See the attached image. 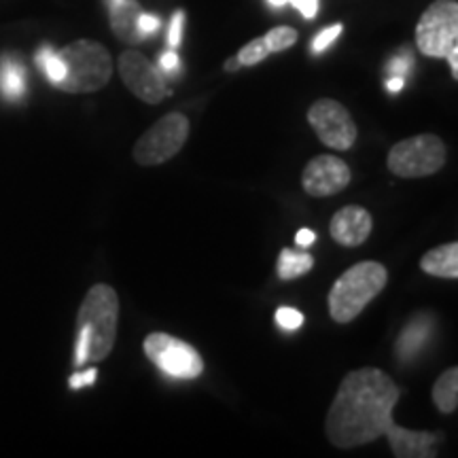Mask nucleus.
Segmentation results:
<instances>
[{
	"mask_svg": "<svg viewBox=\"0 0 458 458\" xmlns=\"http://www.w3.org/2000/svg\"><path fill=\"white\" fill-rule=\"evenodd\" d=\"M399 388L377 368L354 369L342 380L327 411L325 433L335 448H357L376 442L393 425Z\"/></svg>",
	"mask_w": 458,
	"mask_h": 458,
	"instance_id": "f257e3e1",
	"label": "nucleus"
},
{
	"mask_svg": "<svg viewBox=\"0 0 458 458\" xmlns=\"http://www.w3.org/2000/svg\"><path fill=\"white\" fill-rule=\"evenodd\" d=\"M119 297L113 286L94 284L85 295L77 314V342H74V365L100 363L111 354L117 340Z\"/></svg>",
	"mask_w": 458,
	"mask_h": 458,
	"instance_id": "f03ea898",
	"label": "nucleus"
},
{
	"mask_svg": "<svg viewBox=\"0 0 458 458\" xmlns=\"http://www.w3.org/2000/svg\"><path fill=\"white\" fill-rule=\"evenodd\" d=\"M388 272L377 261H360L348 267L329 291V314L335 323H352L386 286Z\"/></svg>",
	"mask_w": 458,
	"mask_h": 458,
	"instance_id": "7ed1b4c3",
	"label": "nucleus"
},
{
	"mask_svg": "<svg viewBox=\"0 0 458 458\" xmlns=\"http://www.w3.org/2000/svg\"><path fill=\"white\" fill-rule=\"evenodd\" d=\"M64 62V79L55 85L66 94H89L111 81L113 60L105 45L96 41H74L57 51Z\"/></svg>",
	"mask_w": 458,
	"mask_h": 458,
	"instance_id": "20e7f679",
	"label": "nucleus"
},
{
	"mask_svg": "<svg viewBox=\"0 0 458 458\" xmlns=\"http://www.w3.org/2000/svg\"><path fill=\"white\" fill-rule=\"evenodd\" d=\"M444 140L435 134L411 136L394 145L388 151V170L399 179H422L439 172L445 164Z\"/></svg>",
	"mask_w": 458,
	"mask_h": 458,
	"instance_id": "39448f33",
	"label": "nucleus"
},
{
	"mask_svg": "<svg viewBox=\"0 0 458 458\" xmlns=\"http://www.w3.org/2000/svg\"><path fill=\"white\" fill-rule=\"evenodd\" d=\"M416 47L427 57H445L458 47V3L435 0L416 26Z\"/></svg>",
	"mask_w": 458,
	"mask_h": 458,
	"instance_id": "423d86ee",
	"label": "nucleus"
},
{
	"mask_svg": "<svg viewBox=\"0 0 458 458\" xmlns=\"http://www.w3.org/2000/svg\"><path fill=\"white\" fill-rule=\"evenodd\" d=\"M145 354L159 371L176 380H196L202 376L204 360L191 344L179 340V337L162 334H148L142 342Z\"/></svg>",
	"mask_w": 458,
	"mask_h": 458,
	"instance_id": "0eeeda50",
	"label": "nucleus"
},
{
	"mask_svg": "<svg viewBox=\"0 0 458 458\" xmlns=\"http://www.w3.org/2000/svg\"><path fill=\"white\" fill-rule=\"evenodd\" d=\"M189 119L182 113H168L153 123L134 145V159L140 165H159L181 151L189 136Z\"/></svg>",
	"mask_w": 458,
	"mask_h": 458,
	"instance_id": "6e6552de",
	"label": "nucleus"
},
{
	"mask_svg": "<svg viewBox=\"0 0 458 458\" xmlns=\"http://www.w3.org/2000/svg\"><path fill=\"white\" fill-rule=\"evenodd\" d=\"M308 123L323 145L337 151H346L357 140V125H354L348 108L337 100L320 98L308 108Z\"/></svg>",
	"mask_w": 458,
	"mask_h": 458,
	"instance_id": "1a4fd4ad",
	"label": "nucleus"
},
{
	"mask_svg": "<svg viewBox=\"0 0 458 458\" xmlns=\"http://www.w3.org/2000/svg\"><path fill=\"white\" fill-rule=\"evenodd\" d=\"M119 74H122L125 88L147 105H159L164 98L172 96V91L165 88L162 71L151 60H147L140 51L131 49L119 55Z\"/></svg>",
	"mask_w": 458,
	"mask_h": 458,
	"instance_id": "9d476101",
	"label": "nucleus"
},
{
	"mask_svg": "<svg viewBox=\"0 0 458 458\" xmlns=\"http://www.w3.org/2000/svg\"><path fill=\"white\" fill-rule=\"evenodd\" d=\"M301 185L308 196L329 198L351 185V168L340 157L318 156L308 162L301 174Z\"/></svg>",
	"mask_w": 458,
	"mask_h": 458,
	"instance_id": "9b49d317",
	"label": "nucleus"
},
{
	"mask_svg": "<svg viewBox=\"0 0 458 458\" xmlns=\"http://www.w3.org/2000/svg\"><path fill=\"white\" fill-rule=\"evenodd\" d=\"M329 232L337 244L354 249V246H360L369 238L371 215L360 206H344L331 216Z\"/></svg>",
	"mask_w": 458,
	"mask_h": 458,
	"instance_id": "f8f14e48",
	"label": "nucleus"
},
{
	"mask_svg": "<svg viewBox=\"0 0 458 458\" xmlns=\"http://www.w3.org/2000/svg\"><path fill=\"white\" fill-rule=\"evenodd\" d=\"M393 454L397 458H428L435 456V442L437 435L427 431H410L399 425H393L385 431Z\"/></svg>",
	"mask_w": 458,
	"mask_h": 458,
	"instance_id": "ddd939ff",
	"label": "nucleus"
},
{
	"mask_svg": "<svg viewBox=\"0 0 458 458\" xmlns=\"http://www.w3.org/2000/svg\"><path fill=\"white\" fill-rule=\"evenodd\" d=\"M142 7L136 0H122L119 4L108 7V20H111V30L119 41L128 45H140L145 41L139 30V17Z\"/></svg>",
	"mask_w": 458,
	"mask_h": 458,
	"instance_id": "4468645a",
	"label": "nucleus"
},
{
	"mask_svg": "<svg viewBox=\"0 0 458 458\" xmlns=\"http://www.w3.org/2000/svg\"><path fill=\"white\" fill-rule=\"evenodd\" d=\"M428 337H431V317L422 314V317H414L405 325L397 340V357L401 360H410L416 357L427 346Z\"/></svg>",
	"mask_w": 458,
	"mask_h": 458,
	"instance_id": "2eb2a0df",
	"label": "nucleus"
},
{
	"mask_svg": "<svg viewBox=\"0 0 458 458\" xmlns=\"http://www.w3.org/2000/svg\"><path fill=\"white\" fill-rule=\"evenodd\" d=\"M422 272L431 274V276L437 278H448L456 280L458 278V244L448 242L442 246H435V249L425 253L420 259Z\"/></svg>",
	"mask_w": 458,
	"mask_h": 458,
	"instance_id": "dca6fc26",
	"label": "nucleus"
},
{
	"mask_svg": "<svg viewBox=\"0 0 458 458\" xmlns=\"http://www.w3.org/2000/svg\"><path fill=\"white\" fill-rule=\"evenodd\" d=\"M0 94L7 100H20L26 94V71L13 57L0 62Z\"/></svg>",
	"mask_w": 458,
	"mask_h": 458,
	"instance_id": "f3484780",
	"label": "nucleus"
},
{
	"mask_svg": "<svg viewBox=\"0 0 458 458\" xmlns=\"http://www.w3.org/2000/svg\"><path fill=\"white\" fill-rule=\"evenodd\" d=\"M433 401L439 411L454 414L458 408V369H445L433 385Z\"/></svg>",
	"mask_w": 458,
	"mask_h": 458,
	"instance_id": "a211bd4d",
	"label": "nucleus"
},
{
	"mask_svg": "<svg viewBox=\"0 0 458 458\" xmlns=\"http://www.w3.org/2000/svg\"><path fill=\"white\" fill-rule=\"evenodd\" d=\"M312 266H314L312 255L295 253V250L284 249V250H280V255H278L276 272L283 280H293L297 276H303V274L310 272Z\"/></svg>",
	"mask_w": 458,
	"mask_h": 458,
	"instance_id": "6ab92c4d",
	"label": "nucleus"
},
{
	"mask_svg": "<svg viewBox=\"0 0 458 458\" xmlns=\"http://www.w3.org/2000/svg\"><path fill=\"white\" fill-rule=\"evenodd\" d=\"M37 64L45 72L49 83L57 85L64 79V62L60 60L57 51L51 49L49 45H43V47L37 51Z\"/></svg>",
	"mask_w": 458,
	"mask_h": 458,
	"instance_id": "aec40b11",
	"label": "nucleus"
},
{
	"mask_svg": "<svg viewBox=\"0 0 458 458\" xmlns=\"http://www.w3.org/2000/svg\"><path fill=\"white\" fill-rule=\"evenodd\" d=\"M263 38H266L267 49H270L272 54H278V51L293 47V45L297 43V30H293V28H289V26H276V28H272V30L267 32Z\"/></svg>",
	"mask_w": 458,
	"mask_h": 458,
	"instance_id": "412c9836",
	"label": "nucleus"
},
{
	"mask_svg": "<svg viewBox=\"0 0 458 458\" xmlns=\"http://www.w3.org/2000/svg\"><path fill=\"white\" fill-rule=\"evenodd\" d=\"M270 54H272V51L267 49L266 38L259 37V38H253L250 43H246L244 47L238 51L236 57H238L240 64H242V66H255V64H259V62L266 60V57Z\"/></svg>",
	"mask_w": 458,
	"mask_h": 458,
	"instance_id": "4be33fe9",
	"label": "nucleus"
},
{
	"mask_svg": "<svg viewBox=\"0 0 458 458\" xmlns=\"http://www.w3.org/2000/svg\"><path fill=\"white\" fill-rule=\"evenodd\" d=\"M342 30H344L342 24H334V26L325 28V30H320L317 37H314V41H312V51H314V54H323L325 49H329L331 45L335 43V38L340 37Z\"/></svg>",
	"mask_w": 458,
	"mask_h": 458,
	"instance_id": "5701e85b",
	"label": "nucleus"
},
{
	"mask_svg": "<svg viewBox=\"0 0 458 458\" xmlns=\"http://www.w3.org/2000/svg\"><path fill=\"white\" fill-rule=\"evenodd\" d=\"M303 323V314L300 310H295V308H278L276 310V325L278 327H283L284 331H295L300 329Z\"/></svg>",
	"mask_w": 458,
	"mask_h": 458,
	"instance_id": "b1692460",
	"label": "nucleus"
},
{
	"mask_svg": "<svg viewBox=\"0 0 458 458\" xmlns=\"http://www.w3.org/2000/svg\"><path fill=\"white\" fill-rule=\"evenodd\" d=\"M411 66H414V62H411V55L410 54H403V55L393 57V60L388 62L386 72H388V77L405 79L411 72Z\"/></svg>",
	"mask_w": 458,
	"mask_h": 458,
	"instance_id": "393cba45",
	"label": "nucleus"
},
{
	"mask_svg": "<svg viewBox=\"0 0 458 458\" xmlns=\"http://www.w3.org/2000/svg\"><path fill=\"white\" fill-rule=\"evenodd\" d=\"M182 24H185V13H182V11H176V13L172 15V24L168 30V45L172 49L179 47L182 41Z\"/></svg>",
	"mask_w": 458,
	"mask_h": 458,
	"instance_id": "a878e982",
	"label": "nucleus"
},
{
	"mask_svg": "<svg viewBox=\"0 0 458 458\" xmlns=\"http://www.w3.org/2000/svg\"><path fill=\"white\" fill-rule=\"evenodd\" d=\"M159 26H162V21H159L157 15L145 13V11H142L139 17V30L142 37L147 38V37H151V34H156L159 30Z\"/></svg>",
	"mask_w": 458,
	"mask_h": 458,
	"instance_id": "bb28decb",
	"label": "nucleus"
},
{
	"mask_svg": "<svg viewBox=\"0 0 458 458\" xmlns=\"http://www.w3.org/2000/svg\"><path fill=\"white\" fill-rule=\"evenodd\" d=\"M96 377H98V369L89 368L88 371H83V374H74V376H71V380H68V386H71L72 391H79V388L94 385Z\"/></svg>",
	"mask_w": 458,
	"mask_h": 458,
	"instance_id": "cd10ccee",
	"label": "nucleus"
},
{
	"mask_svg": "<svg viewBox=\"0 0 458 458\" xmlns=\"http://www.w3.org/2000/svg\"><path fill=\"white\" fill-rule=\"evenodd\" d=\"M306 20H312L318 13V0H289Z\"/></svg>",
	"mask_w": 458,
	"mask_h": 458,
	"instance_id": "c85d7f7f",
	"label": "nucleus"
},
{
	"mask_svg": "<svg viewBox=\"0 0 458 458\" xmlns=\"http://www.w3.org/2000/svg\"><path fill=\"white\" fill-rule=\"evenodd\" d=\"M179 66H181V60H179V55L174 54V51H165V54L159 55V66H157L159 71L174 72Z\"/></svg>",
	"mask_w": 458,
	"mask_h": 458,
	"instance_id": "c756f323",
	"label": "nucleus"
},
{
	"mask_svg": "<svg viewBox=\"0 0 458 458\" xmlns=\"http://www.w3.org/2000/svg\"><path fill=\"white\" fill-rule=\"evenodd\" d=\"M314 240H317V233H314L312 229H308V227H301L300 232L295 233L297 246H303V249H306V246H310Z\"/></svg>",
	"mask_w": 458,
	"mask_h": 458,
	"instance_id": "7c9ffc66",
	"label": "nucleus"
},
{
	"mask_svg": "<svg viewBox=\"0 0 458 458\" xmlns=\"http://www.w3.org/2000/svg\"><path fill=\"white\" fill-rule=\"evenodd\" d=\"M445 60H448V66H450V71H452V77L458 79V47L450 49L448 55H445Z\"/></svg>",
	"mask_w": 458,
	"mask_h": 458,
	"instance_id": "2f4dec72",
	"label": "nucleus"
},
{
	"mask_svg": "<svg viewBox=\"0 0 458 458\" xmlns=\"http://www.w3.org/2000/svg\"><path fill=\"white\" fill-rule=\"evenodd\" d=\"M403 85H405V79H401V77H388L386 89L391 91V94H399V91L403 89Z\"/></svg>",
	"mask_w": 458,
	"mask_h": 458,
	"instance_id": "473e14b6",
	"label": "nucleus"
},
{
	"mask_svg": "<svg viewBox=\"0 0 458 458\" xmlns=\"http://www.w3.org/2000/svg\"><path fill=\"white\" fill-rule=\"evenodd\" d=\"M223 68H225V72H236V71H240V68H242V64H240L238 57H229L225 64H223Z\"/></svg>",
	"mask_w": 458,
	"mask_h": 458,
	"instance_id": "72a5a7b5",
	"label": "nucleus"
},
{
	"mask_svg": "<svg viewBox=\"0 0 458 458\" xmlns=\"http://www.w3.org/2000/svg\"><path fill=\"white\" fill-rule=\"evenodd\" d=\"M267 3L272 4V7H276V9H280V7H284L286 3H289V0H267Z\"/></svg>",
	"mask_w": 458,
	"mask_h": 458,
	"instance_id": "f704fd0d",
	"label": "nucleus"
},
{
	"mask_svg": "<svg viewBox=\"0 0 458 458\" xmlns=\"http://www.w3.org/2000/svg\"><path fill=\"white\" fill-rule=\"evenodd\" d=\"M122 0H108V7H113V4H119Z\"/></svg>",
	"mask_w": 458,
	"mask_h": 458,
	"instance_id": "c9c22d12",
	"label": "nucleus"
}]
</instances>
